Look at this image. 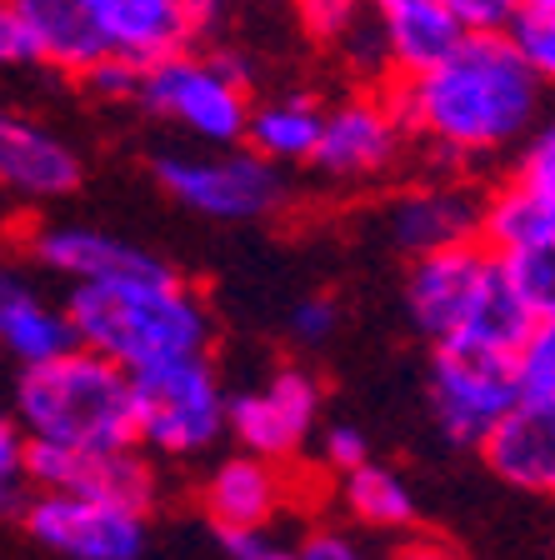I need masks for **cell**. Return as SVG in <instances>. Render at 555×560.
I'll return each instance as SVG.
<instances>
[{"instance_id": "cell-1", "label": "cell", "mask_w": 555, "mask_h": 560, "mask_svg": "<svg viewBox=\"0 0 555 560\" xmlns=\"http://www.w3.org/2000/svg\"><path fill=\"white\" fill-rule=\"evenodd\" d=\"M405 136L451 161H490L516 151L545 116V85L506 31H465L430 70L395 85Z\"/></svg>"}, {"instance_id": "cell-29", "label": "cell", "mask_w": 555, "mask_h": 560, "mask_svg": "<svg viewBox=\"0 0 555 560\" xmlns=\"http://www.w3.org/2000/svg\"><path fill=\"white\" fill-rule=\"evenodd\" d=\"M25 505V431L0 410V515Z\"/></svg>"}, {"instance_id": "cell-9", "label": "cell", "mask_w": 555, "mask_h": 560, "mask_svg": "<svg viewBox=\"0 0 555 560\" xmlns=\"http://www.w3.org/2000/svg\"><path fill=\"white\" fill-rule=\"evenodd\" d=\"M430 416L455 445H481L521 396L516 355L471 346H436L430 361Z\"/></svg>"}, {"instance_id": "cell-14", "label": "cell", "mask_w": 555, "mask_h": 560, "mask_svg": "<svg viewBox=\"0 0 555 560\" xmlns=\"http://www.w3.org/2000/svg\"><path fill=\"white\" fill-rule=\"evenodd\" d=\"M385 235L401 256H426V250L481 241V190L465 180L405 190L385 206Z\"/></svg>"}, {"instance_id": "cell-2", "label": "cell", "mask_w": 555, "mask_h": 560, "mask_svg": "<svg viewBox=\"0 0 555 560\" xmlns=\"http://www.w3.org/2000/svg\"><path fill=\"white\" fill-rule=\"evenodd\" d=\"M66 315L76 346L105 355L126 375L181 361V355H206L216 340L206 301L165 260H146L120 276L70 285Z\"/></svg>"}, {"instance_id": "cell-18", "label": "cell", "mask_w": 555, "mask_h": 560, "mask_svg": "<svg viewBox=\"0 0 555 560\" xmlns=\"http://www.w3.org/2000/svg\"><path fill=\"white\" fill-rule=\"evenodd\" d=\"M11 5H15V15H21L25 35H31L41 66L81 81L85 70H95L111 56L91 21V11H85V0H11Z\"/></svg>"}, {"instance_id": "cell-36", "label": "cell", "mask_w": 555, "mask_h": 560, "mask_svg": "<svg viewBox=\"0 0 555 560\" xmlns=\"http://www.w3.org/2000/svg\"><path fill=\"white\" fill-rule=\"evenodd\" d=\"M231 0H181V21H185V40H206L226 25Z\"/></svg>"}, {"instance_id": "cell-20", "label": "cell", "mask_w": 555, "mask_h": 560, "mask_svg": "<svg viewBox=\"0 0 555 560\" xmlns=\"http://www.w3.org/2000/svg\"><path fill=\"white\" fill-rule=\"evenodd\" d=\"M105 50L130 66L165 56V50L190 46L181 21V0H85Z\"/></svg>"}, {"instance_id": "cell-34", "label": "cell", "mask_w": 555, "mask_h": 560, "mask_svg": "<svg viewBox=\"0 0 555 560\" xmlns=\"http://www.w3.org/2000/svg\"><path fill=\"white\" fill-rule=\"evenodd\" d=\"M11 66H35V46L31 35H25L21 15H15L11 0H0V70Z\"/></svg>"}, {"instance_id": "cell-32", "label": "cell", "mask_w": 555, "mask_h": 560, "mask_svg": "<svg viewBox=\"0 0 555 560\" xmlns=\"http://www.w3.org/2000/svg\"><path fill=\"white\" fill-rule=\"evenodd\" d=\"M440 5H446L465 31H506V25L516 21V11H521L516 0H440Z\"/></svg>"}, {"instance_id": "cell-3", "label": "cell", "mask_w": 555, "mask_h": 560, "mask_svg": "<svg viewBox=\"0 0 555 560\" xmlns=\"http://www.w3.org/2000/svg\"><path fill=\"white\" fill-rule=\"evenodd\" d=\"M405 311L430 346H471L496 355H516L535 320L506 285L496 250L481 241L411 256Z\"/></svg>"}, {"instance_id": "cell-17", "label": "cell", "mask_w": 555, "mask_h": 560, "mask_svg": "<svg viewBox=\"0 0 555 560\" xmlns=\"http://www.w3.org/2000/svg\"><path fill=\"white\" fill-rule=\"evenodd\" d=\"M70 346H76V330H70L66 305L46 301L35 291V280L15 266H0V350L21 365H35Z\"/></svg>"}, {"instance_id": "cell-39", "label": "cell", "mask_w": 555, "mask_h": 560, "mask_svg": "<svg viewBox=\"0 0 555 560\" xmlns=\"http://www.w3.org/2000/svg\"><path fill=\"white\" fill-rule=\"evenodd\" d=\"M255 560H296V550H290V546H280V540H270V546L261 550V556H255Z\"/></svg>"}, {"instance_id": "cell-5", "label": "cell", "mask_w": 555, "mask_h": 560, "mask_svg": "<svg viewBox=\"0 0 555 560\" xmlns=\"http://www.w3.org/2000/svg\"><path fill=\"white\" fill-rule=\"evenodd\" d=\"M251 66L226 50H165L136 75V101L196 145H241L251 116Z\"/></svg>"}, {"instance_id": "cell-28", "label": "cell", "mask_w": 555, "mask_h": 560, "mask_svg": "<svg viewBox=\"0 0 555 560\" xmlns=\"http://www.w3.org/2000/svg\"><path fill=\"white\" fill-rule=\"evenodd\" d=\"M506 35L516 40V50L525 56V66L541 75L545 91H555V15L516 11V21L506 25Z\"/></svg>"}, {"instance_id": "cell-40", "label": "cell", "mask_w": 555, "mask_h": 560, "mask_svg": "<svg viewBox=\"0 0 555 560\" xmlns=\"http://www.w3.org/2000/svg\"><path fill=\"white\" fill-rule=\"evenodd\" d=\"M521 11H535V15H555V0H516Z\"/></svg>"}, {"instance_id": "cell-27", "label": "cell", "mask_w": 555, "mask_h": 560, "mask_svg": "<svg viewBox=\"0 0 555 560\" xmlns=\"http://www.w3.org/2000/svg\"><path fill=\"white\" fill-rule=\"evenodd\" d=\"M516 375L521 390H555V311L531 320L525 340L516 346Z\"/></svg>"}, {"instance_id": "cell-23", "label": "cell", "mask_w": 555, "mask_h": 560, "mask_svg": "<svg viewBox=\"0 0 555 560\" xmlns=\"http://www.w3.org/2000/svg\"><path fill=\"white\" fill-rule=\"evenodd\" d=\"M340 505L350 521L370 525V530H405L416 521V490L405 486V476H395L391 466H375V460L340 470Z\"/></svg>"}, {"instance_id": "cell-7", "label": "cell", "mask_w": 555, "mask_h": 560, "mask_svg": "<svg viewBox=\"0 0 555 560\" xmlns=\"http://www.w3.org/2000/svg\"><path fill=\"white\" fill-rule=\"evenodd\" d=\"M155 180L206 221H266L290 200V180L280 165L255 155L251 145H196L155 161Z\"/></svg>"}, {"instance_id": "cell-6", "label": "cell", "mask_w": 555, "mask_h": 560, "mask_svg": "<svg viewBox=\"0 0 555 560\" xmlns=\"http://www.w3.org/2000/svg\"><path fill=\"white\" fill-rule=\"evenodd\" d=\"M130 425H136V451L171 460L206 455L226 435V390L210 365V350L130 375Z\"/></svg>"}, {"instance_id": "cell-15", "label": "cell", "mask_w": 555, "mask_h": 560, "mask_svg": "<svg viewBox=\"0 0 555 560\" xmlns=\"http://www.w3.org/2000/svg\"><path fill=\"white\" fill-rule=\"evenodd\" d=\"M76 186H81L76 145H66L41 120L0 105V190L21 200H60Z\"/></svg>"}, {"instance_id": "cell-8", "label": "cell", "mask_w": 555, "mask_h": 560, "mask_svg": "<svg viewBox=\"0 0 555 560\" xmlns=\"http://www.w3.org/2000/svg\"><path fill=\"white\" fill-rule=\"evenodd\" d=\"M21 515L25 530L60 560H140L151 536L140 505L70 490H31Z\"/></svg>"}, {"instance_id": "cell-24", "label": "cell", "mask_w": 555, "mask_h": 560, "mask_svg": "<svg viewBox=\"0 0 555 560\" xmlns=\"http://www.w3.org/2000/svg\"><path fill=\"white\" fill-rule=\"evenodd\" d=\"M500 276L516 291V301L525 305L531 315H551L555 311V225L525 235L521 245L510 250H496Z\"/></svg>"}, {"instance_id": "cell-22", "label": "cell", "mask_w": 555, "mask_h": 560, "mask_svg": "<svg viewBox=\"0 0 555 560\" xmlns=\"http://www.w3.org/2000/svg\"><path fill=\"white\" fill-rule=\"evenodd\" d=\"M321 116L325 105H315L311 95H276V101L251 105L241 140L255 155H266L270 165H280V171L311 165L315 140H321Z\"/></svg>"}, {"instance_id": "cell-26", "label": "cell", "mask_w": 555, "mask_h": 560, "mask_svg": "<svg viewBox=\"0 0 555 560\" xmlns=\"http://www.w3.org/2000/svg\"><path fill=\"white\" fill-rule=\"evenodd\" d=\"M545 225L551 221H545L541 210L510 186V180H500L496 190L481 196V245H486V250H510V245H521L525 235L545 231Z\"/></svg>"}, {"instance_id": "cell-37", "label": "cell", "mask_w": 555, "mask_h": 560, "mask_svg": "<svg viewBox=\"0 0 555 560\" xmlns=\"http://www.w3.org/2000/svg\"><path fill=\"white\" fill-rule=\"evenodd\" d=\"M266 546H270L266 530H220V550L231 560H255Z\"/></svg>"}, {"instance_id": "cell-33", "label": "cell", "mask_w": 555, "mask_h": 560, "mask_svg": "<svg viewBox=\"0 0 555 560\" xmlns=\"http://www.w3.org/2000/svg\"><path fill=\"white\" fill-rule=\"evenodd\" d=\"M321 460L336 470V476L350 466H360V460H370L366 431H356V425H331V431L321 435Z\"/></svg>"}, {"instance_id": "cell-13", "label": "cell", "mask_w": 555, "mask_h": 560, "mask_svg": "<svg viewBox=\"0 0 555 560\" xmlns=\"http://www.w3.org/2000/svg\"><path fill=\"white\" fill-rule=\"evenodd\" d=\"M475 451L506 486L555 501V390H521Z\"/></svg>"}, {"instance_id": "cell-30", "label": "cell", "mask_w": 555, "mask_h": 560, "mask_svg": "<svg viewBox=\"0 0 555 560\" xmlns=\"http://www.w3.org/2000/svg\"><path fill=\"white\" fill-rule=\"evenodd\" d=\"M296 5H301V25L321 40V46H336L340 35L366 15L360 0H296Z\"/></svg>"}, {"instance_id": "cell-12", "label": "cell", "mask_w": 555, "mask_h": 560, "mask_svg": "<svg viewBox=\"0 0 555 560\" xmlns=\"http://www.w3.org/2000/svg\"><path fill=\"white\" fill-rule=\"evenodd\" d=\"M25 486L31 490H70L101 501L151 505L155 476L136 455V445H41L25 441Z\"/></svg>"}, {"instance_id": "cell-16", "label": "cell", "mask_w": 555, "mask_h": 560, "mask_svg": "<svg viewBox=\"0 0 555 560\" xmlns=\"http://www.w3.org/2000/svg\"><path fill=\"white\" fill-rule=\"evenodd\" d=\"M286 501L290 486L280 460L251 451L220 460L206 480V515L216 521V530H266Z\"/></svg>"}, {"instance_id": "cell-4", "label": "cell", "mask_w": 555, "mask_h": 560, "mask_svg": "<svg viewBox=\"0 0 555 560\" xmlns=\"http://www.w3.org/2000/svg\"><path fill=\"white\" fill-rule=\"evenodd\" d=\"M15 425L41 445H136L130 375L85 346L21 365Z\"/></svg>"}, {"instance_id": "cell-11", "label": "cell", "mask_w": 555, "mask_h": 560, "mask_svg": "<svg viewBox=\"0 0 555 560\" xmlns=\"http://www.w3.org/2000/svg\"><path fill=\"white\" fill-rule=\"evenodd\" d=\"M315 420H321V381L296 365L276 371L270 381L251 385L241 396H226V431L235 435V445L280 460V466L305 451Z\"/></svg>"}, {"instance_id": "cell-38", "label": "cell", "mask_w": 555, "mask_h": 560, "mask_svg": "<svg viewBox=\"0 0 555 560\" xmlns=\"http://www.w3.org/2000/svg\"><path fill=\"white\" fill-rule=\"evenodd\" d=\"M391 560H461L451 546H440V540H411V546H401Z\"/></svg>"}, {"instance_id": "cell-35", "label": "cell", "mask_w": 555, "mask_h": 560, "mask_svg": "<svg viewBox=\"0 0 555 560\" xmlns=\"http://www.w3.org/2000/svg\"><path fill=\"white\" fill-rule=\"evenodd\" d=\"M296 560H370V556L350 536H340V530H311L296 546Z\"/></svg>"}, {"instance_id": "cell-41", "label": "cell", "mask_w": 555, "mask_h": 560, "mask_svg": "<svg viewBox=\"0 0 555 560\" xmlns=\"http://www.w3.org/2000/svg\"><path fill=\"white\" fill-rule=\"evenodd\" d=\"M360 5H366V11H375V15H381V11H391V5H405V0H360Z\"/></svg>"}, {"instance_id": "cell-21", "label": "cell", "mask_w": 555, "mask_h": 560, "mask_svg": "<svg viewBox=\"0 0 555 560\" xmlns=\"http://www.w3.org/2000/svg\"><path fill=\"white\" fill-rule=\"evenodd\" d=\"M31 256L50 270V276L81 285V280H105L120 276V270H136L146 260H155L151 250L120 241L111 231H95V225H41L31 235Z\"/></svg>"}, {"instance_id": "cell-19", "label": "cell", "mask_w": 555, "mask_h": 560, "mask_svg": "<svg viewBox=\"0 0 555 560\" xmlns=\"http://www.w3.org/2000/svg\"><path fill=\"white\" fill-rule=\"evenodd\" d=\"M375 31H381L385 70L395 81H411V75L430 70L461 46L465 25L440 0H405V5H391V11L375 15Z\"/></svg>"}, {"instance_id": "cell-25", "label": "cell", "mask_w": 555, "mask_h": 560, "mask_svg": "<svg viewBox=\"0 0 555 560\" xmlns=\"http://www.w3.org/2000/svg\"><path fill=\"white\" fill-rule=\"evenodd\" d=\"M506 180L555 225V116H541L531 126V136L516 145Z\"/></svg>"}, {"instance_id": "cell-31", "label": "cell", "mask_w": 555, "mask_h": 560, "mask_svg": "<svg viewBox=\"0 0 555 560\" xmlns=\"http://www.w3.org/2000/svg\"><path fill=\"white\" fill-rule=\"evenodd\" d=\"M336 320H340L336 301H325V295H305V301L290 305L286 326H290V340H296V346L315 350V346H325V340L336 336Z\"/></svg>"}, {"instance_id": "cell-10", "label": "cell", "mask_w": 555, "mask_h": 560, "mask_svg": "<svg viewBox=\"0 0 555 560\" xmlns=\"http://www.w3.org/2000/svg\"><path fill=\"white\" fill-rule=\"evenodd\" d=\"M405 151V120L395 110V95L360 91L336 101L321 116L311 171L331 186H370L401 165Z\"/></svg>"}]
</instances>
